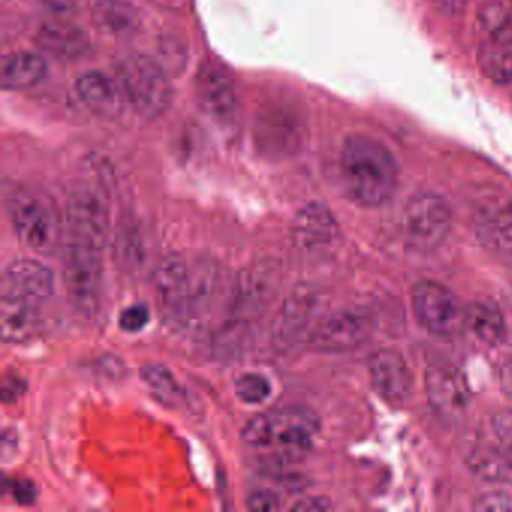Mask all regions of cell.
Listing matches in <instances>:
<instances>
[{
    "mask_svg": "<svg viewBox=\"0 0 512 512\" xmlns=\"http://www.w3.org/2000/svg\"><path fill=\"white\" fill-rule=\"evenodd\" d=\"M317 433V416L310 409L292 406L254 416L242 428L241 439L268 463L290 464L311 451Z\"/></svg>",
    "mask_w": 512,
    "mask_h": 512,
    "instance_id": "cell-1",
    "label": "cell"
},
{
    "mask_svg": "<svg viewBox=\"0 0 512 512\" xmlns=\"http://www.w3.org/2000/svg\"><path fill=\"white\" fill-rule=\"evenodd\" d=\"M341 178L356 203L368 208L388 202L398 187L400 169L392 152L374 137L353 134L344 140Z\"/></svg>",
    "mask_w": 512,
    "mask_h": 512,
    "instance_id": "cell-2",
    "label": "cell"
},
{
    "mask_svg": "<svg viewBox=\"0 0 512 512\" xmlns=\"http://www.w3.org/2000/svg\"><path fill=\"white\" fill-rule=\"evenodd\" d=\"M116 77L128 103L145 121L161 118L172 106L173 88L160 62L143 55H128L116 65Z\"/></svg>",
    "mask_w": 512,
    "mask_h": 512,
    "instance_id": "cell-3",
    "label": "cell"
},
{
    "mask_svg": "<svg viewBox=\"0 0 512 512\" xmlns=\"http://www.w3.org/2000/svg\"><path fill=\"white\" fill-rule=\"evenodd\" d=\"M11 223L23 244L44 256L64 245V229L52 203L31 188H16L7 200Z\"/></svg>",
    "mask_w": 512,
    "mask_h": 512,
    "instance_id": "cell-4",
    "label": "cell"
},
{
    "mask_svg": "<svg viewBox=\"0 0 512 512\" xmlns=\"http://www.w3.org/2000/svg\"><path fill=\"white\" fill-rule=\"evenodd\" d=\"M64 287L68 301L83 317L100 311L104 289V250L64 242Z\"/></svg>",
    "mask_w": 512,
    "mask_h": 512,
    "instance_id": "cell-5",
    "label": "cell"
},
{
    "mask_svg": "<svg viewBox=\"0 0 512 512\" xmlns=\"http://www.w3.org/2000/svg\"><path fill=\"white\" fill-rule=\"evenodd\" d=\"M152 287L161 316L170 325L191 326L193 319V269L179 254L158 260Z\"/></svg>",
    "mask_w": 512,
    "mask_h": 512,
    "instance_id": "cell-6",
    "label": "cell"
},
{
    "mask_svg": "<svg viewBox=\"0 0 512 512\" xmlns=\"http://www.w3.org/2000/svg\"><path fill=\"white\" fill-rule=\"evenodd\" d=\"M110 232L109 203L92 188H80L67 202L64 242L91 245L106 250Z\"/></svg>",
    "mask_w": 512,
    "mask_h": 512,
    "instance_id": "cell-7",
    "label": "cell"
},
{
    "mask_svg": "<svg viewBox=\"0 0 512 512\" xmlns=\"http://www.w3.org/2000/svg\"><path fill=\"white\" fill-rule=\"evenodd\" d=\"M452 214L446 200L436 193H419L407 202L403 212V233L416 250L439 247L449 230Z\"/></svg>",
    "mask_w": 512,
    "mask_h": 512,
    "instance_id": "cell-8",
    "label": "cell"
},
{
    "mask_svg": "<svg viewBox=\"0 0 512 512\" xmlns=\"http://www.w3.org/2000/svg\"><path fill=\"white\" fill-rule=\"evenodd\" d=\"M413 311L421 325L437 337H452L464 323L454 293L436 281H421L412 292Z\"/></svg>",
    "mask_w": 512,
    "mask_h": 512,
    "instance_id": "cell-9",
    "label": "cell"
},
{
    "mask_svg": "<svg viewBox=\"0 0 512 512\" xmlns=\"http://www.w3.org/2000/svg\"><path fill=\"white\" fill-rule=\"evenodd\" d=\"M472 209L484 244L499 253L512 254V199L497 188L485 187L473 196Z\"/></svg>",
    "mask_w": 512,
    "mask_h": 512,
    "instance_id": "cell-10",
    "label": "cell"
},
{
    "mask_svg": "<svg viewBox=\"0 0 512 512\" xmlns=\"http://www.w3.org/2000/svg\"><path fill=\"white\" fill-rule=\"evenodd\" d=\"M371 334V320L361 311L344 310L323 319L310 334L320 352H344L361 346Z\"/></svg>",
    "mask_w": 512,
    "mask_h": 512,
    "instance_id": "cell-11",
    "label": "cell"
},
{
    "mask_svg": "<svg viewBox=\"0 0 512 512\" xmlns=\"http://www.w3.org/2000/svg\"><path fill=\"white\" fill-rule=\"evenodd\" d=\"M425 389L434 412L446 421H457L469 406L466 379L454 365L437 364L428 368Z\"/></svg>",
    "mask_w": 512,
    "mask_h": 512,
    "instance_id": "cell-12",
    "label": "cell"
},
{
    "mask_svg": "<svg viewBox=\"0 0 512 512\" xmlns=\"http://www.w3.org/2000/svg\"><path fill=\"white\" fill-rule=\"evenodd\" d=\"M196 94L203 112L221 124L233 121L238 109V95L229 71L218 64L208 62L200 68L196 79Z\"/></svg>",
    "mask_w": 512,
    "mask_h": 512,
    "instance_id": "cell-13",
    "label": "cell"
},
{
    "mask_svg": "<svg viewBox=\"0 0 512 512\" xmlns=\"http://www.w3.org/2000/svg\"><path fill=\"white\" fill-rule=\"evenodd\" d=\"M55 293V275L44 263L17 259L5 268L0 295L14 296L43 307Z\"/></svg>",
    "mask_w": 512,
    "mask_h": 512,
    "instance_id": "cell-14",
    "label": "cell"
},
{
    "mask_svg": "<svg viewBox=\"0 0 512 512\" xmlns=\"http://www.w3.org/2000/svg\"><path fill=\"white\" fill-rule=\"evenodd\" d=\"M80 101L95 115L116 121L124 116L128 103L127 95L118 77L109 76L103 71H86L74 83Z\"/></svg>",
    "mask_w": 512,
    "mask_h": 512,
    "instance_id": "cell-15",
    "label": "cell"
},
{
    "mask_svg": "<svg viewBox=\"0 0 512 512\" xmlns=\"http://www.w3.org/2000/svg\"><path fill=\"white\" fill-rule=\"evenodd\" d=\"M338 236L337 220L322 203H308L293 218L292 238L301 250H325L334 245Z\"/></svg>",
    "mask_w": 512,
    "mask_h": 512,
    "instance_id": "cell-16",
    "label": "cell"
},
{
    "mask_svg": "<svg viewBox=\"0 0 512 512\" xmlns=\"http://www.w3.org/2000/svg\"><path fill=\"white\" fill-rule=\"evenodd\" d=\"M370 374L374 388L391 403H403L412 391V374L397 350L380 349L373 353Z\"/></svg>",
    "mask_w": 512,
    "mask_h": 512,
    "instance_id": "cell-17",
    "label": "cell"
},
{
    "mask_svg": "<svg viewBox=\"0 0 512 512\" xmlns=\"http://www.w3.org/2000/svg\"><path fill=\"white\" fill-rule=\"evenodd\" d=\"M41 325V307L14 296L0 295V332L5 344L17 346L34 340Z\"/></svg>",
    "mask_w": 512,
    "mask_h": 512,
    "instance_id": "cell-18",
    "label": "cell"
},
{
    "mask_svg": "<svg viewBox=\"0 0 512 512\" xmlns=\"http://www.w3.org/2000/svg\"><path fill=\"white\" fill-rule=\"evenodd\" d=\"M92 23L101 34L116 40H128L142 28L139 11L128 0H95Z\"/></svg>",
    "mask_w": 512,
    "mask_h": 512,
    "instance_id": "cell-19",
    "label": "cell"
},
{
    "mask_svg": "<svg viewBox=\"0 0 512 512\" xmlns=\"http://www.w3.org/2000/svg\"><path fill=\"white\" fill-rule=\"evenodd\" d=\"M47 62L35 52H19L5 59L2 67V88L5 91H25L46 79Z\"/></svg>",
    "mask_w": 512,
    "mask_h": 512,
    "instance_id": "cell-20",
    "label": "cell"
},
{
    "mask_svg": "<svg viewBox=\"0 0 512 512\" xmlns=\"http://www.w3.org/2000/svg\"><path fill=\"white\" fill-rule=\"evenodd\" d=\"M37 43L50 55L65 61L82 58L89 49L88 37L76 26L52 23L44 26L37 35Z\"/></svg>",
    "mask_w": 512,
    "mask_h": 512,
    "instance_id": "cell-21",
    "label": "cell"
},
{
    "mask_svg": "<svg viewBox=\"0 0 512 512\" xmlns=\"http://www.w3.org/2000/svg\"><path fill=\"white\" fill-rule=\"evenodd\" d=\"M464 323L479 341L488 346L500 343L505 337V319L496 305L488 301L470 304L464 310Z\"/></svg>",
    "mask_w": 512,
    "mask_h": 512,
    "instance_id": "cell-22",
    "label": "cell"
},
{
    "mask_svg": "<svg viewBox=\"0 0 512 512\" xmlns=\"http://www.w3.org/2000/svg\"><path fill=\"white\" fill-rule=\"evenodd\" d=\"M467 464L484 481L512 485V458L509 452L491 446H479L473 449Z\"/></svg>",
    "mask_w": 512,
    "mask_h": 512,
    "instance_id": "cell-23",
    "label": "cell"
},
{
    "mask_svg": "<svg viewBox=\"0 0 512 512\" xmlns=\"http://www.w3.org/2000/svg\"><path fill=\"white\" fill-rule=\"evenodd\" d=\"M476 62H478L481 73L494 85H511L512 49L509 47L496 43V41L482 43L476 52Z\"/></svg>",
    "mask_w": 512,
    "mask_h": 512,
    "instance_id": "cell-24",
    "label": "cell"
},
{
    "mask_svg": "<svg viewBox=\"0 0 512 512\" xmlns=\"http://www.w3.org/2000/svg\"><path fill=\"white\" fill-rule=\"evenodd\" d=\"M143 382L160 398L163 403L181 404L185 398V391L172 371L161 364H148L140 370Z\"/></svg>",
    "mask_w": 512,
    "mask_h": 512,
    "instance_id": "cell-25",
    "label": "cell"
},
{
    "mask_svg": "<svg viewBox=\"0 0 512 512\" xmlns=\"http://www.w3.org/2000/svg\"><path fill=\"white\" fill-rule=\"evenodd\" d=\"M116 259L128 271H137L146 262V241L136 224H127L116 236Z\"/></svg>",
    "mask_w": 512,
    "mask_h": 512,
    "instance_id": "cell-26",
    "label": "cell"
},
{
    "mask_svg": "<svg viewBox=\"0 0 512 512\" xmlns=\"http://www.w3.org/2000/svg\"><path fill=\"white\" fill-rule=\"evenodd\" d=\"M478 22L493 41L512 49V19L502 4L488 2L482 5L478 11Z\"/></svg>",
    "mask_w": 512,
    "mask_h": 512,
    "instance_id": "cell-27",
    "label": "cell"
},
{
    "mask_svg": "<svg viewBox=\"0 0 512 512\" xmlns=\"http://www.w3.org/2000/svg\"><path fill=\"white\" fill-rule=\"evenodd\" d=\"M263 137L269 142L283 140L284 145L295 148L302 140L301 124L292 113L274 112V115L263 119Z\"/></svg>",
    "mask_w": 512,
    "mask_h": 512,
    "instance_id": "cell-28",
    "label": "cell"
},
{
    "mask_svg": "<svg viewBox=\"0 0 512 512\" xmlns=\"http://www.w3.org/2000/svg\"><path fill=\"white\" fill-rule=\"evenodd\" d=\"M235 392L242 403L262 404L271 397L272 385L263 374L245 373L236 379Z\"/></svg>",
    "mask_w": 512,
    "mask_h": 512,
    "instance_id": "cell-29",
    "label": "cell"
},
{
    "mask_svg": "<svg viewBox=\"0 0 512 512\" xmlns=\"http://www.w3.org/2000/svg\"><path fill=\"white\" fill-rule=\"evenodd\" d=\"M151 322V310L148 305L134 304L122 310L118 325L127 334H139Z\"/></svg>",
    "mask_w": 512,
    "mask_h": 512,
    "instance_id": "cell-30",
    "label": "cell"
},
{
    "mask_svg": "<svg viewBox=\"0 0 512 512\" xmlns=\"http://www.w3.org/2000/svg\"><path fill=\"white\" fill-rule=\"evenodd\" d=\"M248 509L254 512H277L281 509V500L272 490H257L247 499Z\"/></svg>",
    "mask_w": 512,
    "mask_h": 512,
    "instance_id": "cell-31",
    "label": "cell"
},
{
    "mask_svg": "<svg viewBox=\"0 0 512 512\" xmlns=\"http://www.w3.org/2000/svg\"><path fill=\"white\" fill-rule=\"evenodd\" d=\"M479 512H512V496L506 493H488L479 497L475 503Z\"/></svg>",
    "mask_w": 512,
    "mask_h": 512,
    "instance_id": "cell-32",
    "label": "cell"
},
{
    "mask_svg": "<svg viewBox=\"0 0 512 512\" xmlns=\"http://www.w3.org/2000/svg\"><path fill=\"white\" fill-rule=\"evenodd\" d=\"M494 433L503 448L512 454V409L502 410L493 419Z\"/></svg>",
    "mask_w": 512,
    "mask_h": 512,
    "instance_id": "cell-33",
    "label": "cell"
},
{
    "mask_svg": "<svg viewBox=\"0 0 512 512\" xmlns=\"http://www.w3.org/2000/svg\"><path fill=\"white\" fill-rule=\"evenodd\" d=\"M26 380L23 377L17 376V374H8L2 380V403L14 404L19 401L23 395L26 394Z\"/></svg>",
    "mask_w": 512,
    "mask_h": 512,
    "instance_id": "cell-34",
    "label": "cell"
},
{
    "mask_svg": "<svg viewBox=\"0 0 512 512\" xmlns=\"http://www.w3.org/2000/svg\"><path fill=\"white\" fill-rule=\"evenodd\" d=\"M11 496L14 497L19 505L29 506L37 502L38 488L34 482L29 479H19V481L11 482Z\"/></svg>",
    "mask_w": 512,
    "mask_h": 512,
    "instance_id": "cell-35",
    "label": "cell"
},
{
    "mask_svg": "<svg viewBox=\"0 0 512 512\" xmlns=\"http://www.w3.org/2000/svg\"><path fill=\"white\" fill-rule=\"evenodd\" d=\"M437 11L448 17L463 16L466 13L469 0H431Z\"/></svg>",
    "mask_w": 512,
    "mask_h": 512,
    "instance_id": "cell-36",
    "label": "cell"
},
{
    "mask_svg": "<svg viewBox=\"0 0 512 512\" xmlns=\"http://www.w3.org/2000/svg\"><path fill=\"white\" fill-rule=\"evenodd\" d=\"M331 502L323 497H310V499L301 500L293 506V511L299 512H322L331 509Z\"/></svg>",
    "mask_w": 512,
    "mask_h": 512,
    "instance_id": "cell-37",
    "label": "cell"
},
{
    "mask_svg": "<svg viewBox=\"0 0 512 512\" xmlns=\"http://www.w3.org/2000/svg\"><path fill=\"white\" fill-rule=\"evenodd\" d=\"M17 445H19V436H17L16 430L5 428L4 434H2V458L4 461H7L8 457L17 451Z\"/></svg>",
    "mask_w": 512,
    "mask_h": 512,
    "instance_id": "cell-38",
    "label": "cell"
},
{
    "mask_svg": "<svg viewBox=\"0 0 512 512\" xmlns=\"http://www.w3.org/2000/svg\"><path fill=\"white\" fill-rule=\"evenodd\" d=\"M500 385H502L503 392L512 398V358L506 361L500 370Z\"/></svg>",
    "mask_w": 512,
    "mask_h": 512,
    "instance_id": "cell-39",
    "label": "cell"
},
{
    "mask_svg": "<svg viewBox=\"0 0 512 512\" xmlns=\"http://www.w3.org/2000/svg\"><path fill=\"white\" fill-rule=\"evenodd\" d=\"M509 4H511V7H512V0H509Z\"/></svg>",
    "mask_w": 512,
    "mask_h": 512,
    "instance_id": "cell-40",
    "label": "cell"
}]
</instances>
